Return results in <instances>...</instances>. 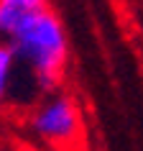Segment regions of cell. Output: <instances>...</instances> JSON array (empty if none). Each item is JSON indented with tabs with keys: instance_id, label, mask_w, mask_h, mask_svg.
Listing matches in <instances>:
<instances>
[{
	"instance_id": "6da1fadb",
	"label": "cell",
	"mask_w": 143,
	"mask_h": 151,
	"mask_svg": "<svg viewBox=\"0 0 143 151\" xmlns=\"http://www.w3.org/2000/svg\"><path fill=\"white\" fill-rule=\"evenodd\" d=\"M0 44L13 51L18 67H26L39 92L49 95L61 87L69 64V39L61 18L51 8L26 13Z\"/></svg>"
},
{
	"instance_id": "7a4b0ae2",
	"label": "cell",
	"mask_w": 143,
	"mask_h": 151,
	"mask_svg": "<svg viewBox=\"0 0 143 151\" xmlns=\"http://www.w3.org/2000/svg\"><path fill=\"white\" fill-rule=\"evenodd\" d=\"M31 133L54 151H72L82 141V110L69 92H49L28 115Z\"/></svg>"
},
{
	"instance_id": "3957f363",
	"label": "cell",
	"mask_w": 143,
	"mask_h": 151,
	"mask_svg": "<svg viewBox=\"0 0 143 151\" xmlns=\"http://www.w3.org/2000/svg\"><path fill=\"white\" fill-rule=\"evenodd\" d=\"M18 69H21V67H18L13 51H10L5 44H0V105L10 97V90H13Z\"/></svg>"
},
{
	"instance_id": "277c9868",
	"label": "cell",
	"mask_w": 143,
	"mask_h": 151,
	"mask_svg": "<svg viewBox=\"0 0 143 151\" xmlns=\"http://www.w3.org/2000/svg\"><path fill=\"white\" fill-rule=\"evenodd\" d=\"M3 8L13 10V13H33V10H41V8H49V0H0Z\"/></svg>"
}]
</instances>
